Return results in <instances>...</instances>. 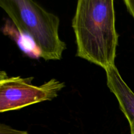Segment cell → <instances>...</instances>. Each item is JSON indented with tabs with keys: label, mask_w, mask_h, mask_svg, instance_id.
Instances as JSON below:
<instances>
[{
	"label": "cell",
	"mask_w": 134,
	"mask_h": 134,
	"mask_svg": "<svg viewBox=\"0 0 134 134\" xmlns=\"http://www.w3.org/2000/svg\"><path fill=\"white\" fill-rule=\"evenodd\" d=\"M0 134H28L26 131L18 130L4 124H0Z\"/></svg>",
	"instance_id": "obj_5"
},
{
	"label": "cell",
	"mask_w": 134,
	"mask_h": 134,
	"mask_svg": "<svg viewBox=\"0 0 134 134\" xmlns=\"http://www.w3.org/2000/svg\"><path fill=\"white\" fill-rule=\"evenodd\" d=\"M127 10L134 19V0H123Z\"/></svg>",
	"instance_id": "obj_6"
},
{
	"label": "cell",
	"mask_w": 134,
	"mask_h": 134,
	"mask_svg": "<svg viewBox=\"0 0 134 134\" xmlns=\"http://www.w3.org/2000/svg\"><path fill=\"white\" fill-rule=\"evenodd\" d=\"M114 0H77L72 27L76 56L103 68L115 66L119 34Z\"/></svg>",
	"instance_id": "obj_1"
},
{
	"label": "cell",
	"mask_w": 134,
	"mask_h": 134,
	"mask_svg": "<svg viewBox=\"0 0 134 134\" xmlns=\"http://www.w3.org/2000/svg\"><path fill=\"white\" fill-rule=\"evenodd\" d=\"M0 7L16 28L27 35L46 61L62 58L66 44L59 35L60 18L34 0H0Z\"/></svg>",
	"instance_id": "obj_2"
},
{
	"label": "cell",
	"mask_w": 134,
	"mask_h": 134,
	"mask_svg": "<svg viewBox=\"0 0 134 134\" xmlns=\"http://www.w3.org/2000/svg\"><path fill=\"white\" fill-rule=\"evenodd\" d=\"M105 71L107 86L116 98L120 110L129 122L131 134H134V93L122 79L116 65Z\"/></svg>",
	"instance_id": "obj_4"
},
{
	"label": "cell",
	"mask_w": 134,
	"mask_h": 134,
	"mask_svg": "<svg viewBox=\"0 0 134 134\" xmlns=\"http://www.w3.org/2000/svg\"><path fill=\"white\" fill-rule=\"evenodd\" d=\"M34 77H9L0 73V112L16 111L45 101H52L65 83L52 79L40 86L32 84Z\"/></svg>",
	"instance_id": "obj_3"
}]
</instances>
